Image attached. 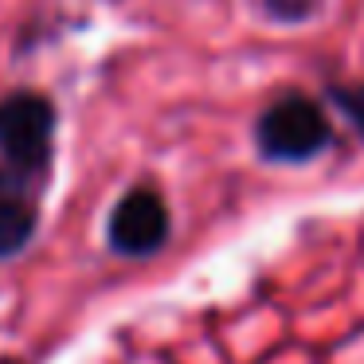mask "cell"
<instances>
[{
    "mask_svg": "<svg viewBox=\"0 0 364 364\" xmlns=\"http://www.w3.org/2000/svg\"><path fill=\"white\" fill-rule=\"evenodd\" d=\"M251 137L255 153L267 165H309L333 149L337 129L321 98L306 90H282L259 110Z\"/></svg>",
    "mask_w": 364,
    "mask_h": 364,
    "instance_id": "1",
    "label": "cell"
},
{
    "mask_svg": "<svg viewBox=\"0 0 364 364\" xmlns=\"http://www.w3.org/2000/svg\"><path fill=\"white\" fill-rule=\"evenodd\" d=\"M55 102L40 90H12L0 98V168L32 184H48L55 161Z\"/></svg>",
    "mask_w": 364,
    "mask_h": 364,
    "instance_id": "2",
    "label": "cell"
},
{
    "mask_svg": "<svg viewBox=\"0 0 364 364\" xmlns=\"http://www.w3.org/2000/svg\"><path fill=\"white\" fill-rule=\"evenodd\" d=\"M168 235H173V212H168L165 196L149 184H134L118 196L106 220V243L118 259H153L165 251Z\"/></svg>",
    "mask_w": 364,
    "mask_h": 364,
    "instance_id": "3",
    "label": "cell"
},
{
    "mask_svg": "<svg viewBox=\"0 0 364 364\" xmlns=\"http://www.w3.org/2000/svg\"><path fill=\"white\" fill-rule=\"evenodd\" d=\"M36 228H40L36 188L0 168V262L16 259L36 239Z\"/></svg>",
    "mask_w": 364,
    "mask_h": 364,
    "instance_id": "4",
    "label": "cell"
},
{
    "mask_svg": "<svg viewBox=\"0 0 364 364\" xmlns=\"http://www.w3.org/2000/svg\"><path fill=\"white\" fill-rule=\"evenodd\" d=\"M329 0H255V9L267 24H278V28H301L309 20H317L325 12Z\"/></svg>",
    "mask_w": 364,
    "mask_h": 364,
    "instance_id": "5",
    "label": "cell"
},
{
    "mask_svg": "<svg viewBox=\"0 0 364 364\" xmlns=\"http://www.w3.org/2000/svg\"><path fill=\"white\" fill-rule=\"evenodd\" d=\"M325 102L353 126V134L364 145V82H329L325 87Z\"/></svg>",
    "mask_w": 364,
    "mask_h": 364,
    "instance_id": "6",
    "label": "cell"
},
{
    "mask_svg": "<svg viewBox=\"0 0 364 364\" xmlns=\"http://www.w3.org/2000/svg\"><path fill=\"white\" fill-rule=\"evenodd\" d=\"M0 364H24V360H16V356H0Z\"/></svg>",
    "mask_w": 364,
    "mask_h": 364,
    "instance_id": "7",
    "label": "cell"
}]
</instances>
